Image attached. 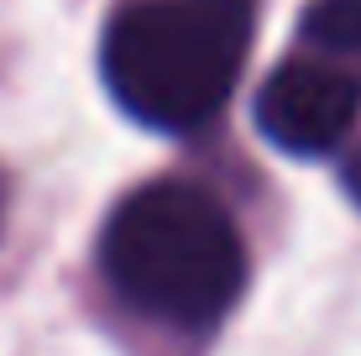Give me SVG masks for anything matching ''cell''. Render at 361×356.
<instances>
[{
  "label": "cell",
  "instance_id": "cell-4",
  "mask_svg": "<svg viewBox=\"0 0 361 356\" xmlns=\"http://www.w3.org/2000/svg\"><path fill=\"white\" fill-rule=\"evenodd\" d=\"M298 37L314 58H361V0H309Z\"/></svg>",
  "mask_w": 361,
  "mask_h": 356
},
{
  "label": "cell",
  "instance_id": "cell-2",
  "mask_svg": "<svg viewBox=\"0 0 361 356\" xmlns=\"http://www.w3.org/2000/svg\"><path fill=\"white\" fill-rule=\"evenodd\" d=\"M257 0H131L99 37V79L136 126L189 137L231 105Z\"/></svg>",
  "mask_w": 361,
  "mask_h": 356
},
{
  "label": "cell",
  "instance_id": "cell-3",
  "mask_svg": "<svg viewBox=\"0 0 361 356\" xmlns=\"http://www.w3.org/2000/svg\"><path fill=\"white\" fill-rule=\"evenodd\" d=\"M257 131L293 157H330L361 116V79L330 58H288L252 100Z\"/></svg>",
  "mask_w": 361,
  "mask_h": 356
},
{
  "label": "cell",
  "instance_id": "cell-5",
  "mask_svg": "<svg viewBox=\"0 0 361 356\" xmlns=\"http://www.w3.org/2000/svg\"><path fill=\"white\" fill-rule=\"evenodd\" d=\"M345 189H351V200L361 204V152L351 157V163H345Z\"/></svg>",
  "mask_w": 361,
  "mask_h": 356
},
{
  "label": "cell",
  "instance_id": "cell-6",
  "mask_svg": "<svg viewBox=\"0 0 361 356\" xmlns=\"http://www.w3.org/2000/svg\"><path fill=\"white\" fill-rule=\"evenodd\" d=\"M0 215H6V178H0Z\"/></svg>",
  "mask_w": 361,
  "mask_h": 356
},
{
  "label": "cell",
  "instance_id": "cell-1",
  "mask_svg": "<svg viewBox=\"0 0 361 356\" xmlns=\"http://www.w3.org/2000/svg\"><path fill=\"white\" fill-rule=\"evenodd\" d=\"M99 273L136 314L209 330L246 288V241L231 210L189 178H152L110 210Z\"/></svg>",
  "mask_w": 361,
  "mask_h": 356
}]
</instances>
